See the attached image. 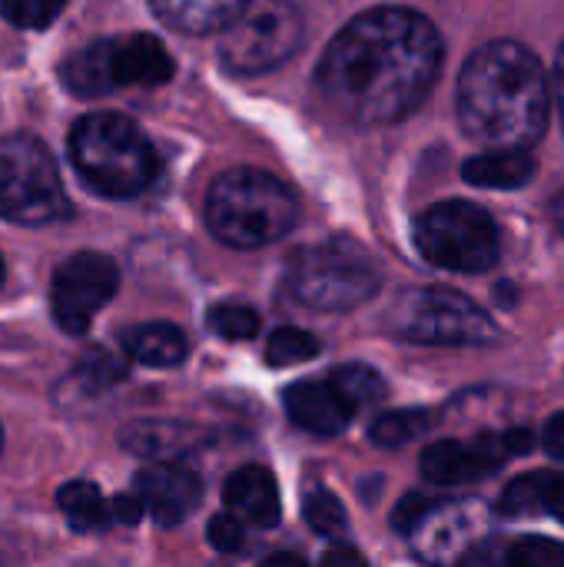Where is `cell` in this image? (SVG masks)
<instances>
[{"mask_svg":"<svg viewBox=\"0 0 564 567\" xmlns=\"http://www.w3.org/2000/svg\"><path fill=\"white\" fill-rule=\"evenodd\" d=\"M442 37L409 7H376L349 20L319 60L316 80L332 110L359 126L409 116L435 86Z\"/></svg>","mask_w":564,"mask_h":567,"instance_id":"6da1fadb","label":"cell"},{"mask_svg":"<svg viewBox=\"0 0 564 567\" xmlns=\"http://www.w3.org/2000/svg\"><path fill=\"white\" fill-rule=\"evenodd\" d=\"M548 103L542 60L515 40L479 47L459 76L462 130L489 150H532L545 136Z\"/></svg>","mask_w":564,"mask_h":567,"instance_id":"7a4b0ae2","label":"cell"},{"mask_svg":"<svg viewBox=\"0 0 564 567\" xmlns=\"http://www.w3.org/2000/svg\"><path fill=\"white\" fill-rule=\"evenodd\" d=\"M299 216L293 189L263 169H229L206 196V223L213 236L233 249H259L283 239Z\"/></svg>","mask_w":564,"mask_h":567,"instance_id":"3957f363","label":"cell"},{"mask_svg":"<svg viewBox=\"0 0 564 567\" xmlns=\"http://www.w3.org/2000/svg\"><path fill=\"white\" fill-rule=\"evenodd\" d=\"M76 173L103 196L130 199L156 176V153L146 133L123 113H90L70 133Z\"/></svg>","mask_w":564,"mask_h":567,"instance_id":"277c9868","label":"cell"},{"mask_svg":"<svg viewBox=\"0 0 564 567\" xmlns=\"http://www.w3.org/2000/svg\"><path fill=\"white\" fill-rule=\"evenodd\" d=\"M286 286L296 302L316 312H349L379 292V269L362 246L329 239L306 246L289 259Z\"/></svg>","mask_w":564,"mask_h":567,"instance_id":"5b68a950","label":"cell"},{"mask_svg":"<svg viewBox=\"0 0 564 567\" xmlns=\"http://www.w3.org/2000/svg\"><path fill=\"white\" fill-rule=\"evenodd\" d=\"M386 326L392 336L416 342V346H492L499 342L495 319L475 306L469 296L442 286H419L406 289L389 316Z\"/></svg>","mask_w":564,"mask_h":567,"instance_id":"8992f818","label":"cell"},{"mask_svg":"<svg viewBox=\"0 0 564 567\" xmlns=\"http://www.w3.org/2000/svg\"><path fill=\"white\" fill-rule=\"evenodd\" d=\"M70 209L57 163L33 136L0 140V216L20 226H47Z\"/></svg>","mask_w":564,"mask_h":567,"instance_id":"52a82bcc","label":"cell"},{"mask_svg":"<svg viewBox=\"0 0 564 567\" xmlns=\"http://www.w3.org/2000/svg\"><path fill=\"white\" fill-rule=\"evenodd\" d=\"M412 233L422 259L439 269L489 272L499 262V229L475 203H435L416 219Z\"/></svg>","mask_w":564,"mask_h":567,"instance_id":"ba28073f","label":"cell"},{"mask_svg":"<svg viewBox=\"0 0 564 567\" xmlns=\"http://www.w3.org/2000/svg\"><path fill=\"white\" fill-rule=\"evenodd\" d=\"M302 43V17L289 0H269L266 7L243 13L219 37V60L226 70L256 76L286 63Z\"/></svg>","mask_w":564,"mask_h":567,"instance_id":"9c48e42d","label":"cell"},{"mask_svg":"<svg viewBox=\"0 0 564 567\" xmlns=\"http://www.w3.org/2000/svg\"><path fill=\"white\" fill-rule=\"evenodd\" d=\"M120 272L116 262L103 252H76L63 259L53 272L50 302L53 319L66 336H83L96 312L116 296Z\"/></svg>","mask_w":564,"mask_h":567,"instance_id":"30bf717a","label":"cell"},{"mask_svg":"<svg viewBox=\"0 0 564 567\" xmlns=\"http://www.w3.org/2000/svg\"><path fill=\"white\" fill-rule=\"evenodd\" d=\"M492 512L475 498H432L422 518L409 528L412 548L425 565L452 567L459 565L479 542L489 538Z\"/></svg>","mask_w":564,"mask_h":567,"instance_id":"8fae6325","label":"cell"},{"mask_svg":"<svg viewBox=\"0 0 564 567\" xmlns=\"http://www.w3.org/2000/svg\"><path fill=\"white\" fill-rule=\"evenodd\" d=\"M532 449V432L512 429V432H485L475 442H432L422 452V475L429 485L455 488L472 485L499 472L509 458L525 455Z\"/></svg>","mask_w":564,"mask_h":567,"instance_id":"7c38bea8","label":"cell"},{"mask_svg":"<svg viewBox=\"0 0 564 567\" xmlns=\"http://www.w3.org/2000/svg\"><path fill=\"white\" fill-rule=\"evenodd\" d=\"M133 495L140 498L146 515L173 528L199 508L203 482L183 462H146L133 478Z\"/></svg>","mask_w":564,"mask_h":567,"instance_id":"4fadbf2b","label":"cell"},{"mask_svg":"<svg viewBox=\"0 0 564 567\" xmlns=\"http://www.w3.org/2000/svg\"><path fill=\"white\" fill-rule=\"evenodd\" d=\"M100 50L110 90L156 86L173 76V56L150 33H123L113 40H100Z\"/></svg>","mask_w":564,"mask_h":567,"instance_id":"5bb4252c","label":"cell"},{"mask_svg":"<svg viewBox=\"0 0 564 567\" xmlns=\"http://www.w3.org/2000/svg\"><path fill=\"white\" fill-rule=\"evenodd\" d=\"M283 405H286L289 422L316 439H336L356 419V409L349 405V399L339 392V385L329 375L289 385L283 392Z\"/></svg>","mask_w":564,"mask_h":567,"instance_id":"9a60e30c","label":"cell"},{"mask_svg":"<svg viewBox=\"0 0 564 567\" xmlns=\"http://www.w3.org/2000/svg\"><path fill=\"white\" fill-rule=\"evenodd\" d=\"M226 515H233L243 528H273L279 522V488L276 478L263 465H246L233 472L223 485Z\"/></svg>","mask_w":564,"mask_h":567,"instance_id":"2e32d148","label":"cell"},{"mask_svg":"<svg viewBox=\"0 0 564 567\" xmlns=\"http://www.w3.org/2000/svg\"><path fill=\"white\" fill-rule=\"evenodd\" d=\"M123 449L133 452L143 462H186L193 452H199L209 439L183 422H170V419H146V422H133L123 429L120 435Z\"/></svg>","mask_w":564,"mask_h":567,"instance_id":"e0dca14e","label":"cell"},{"mask_svg":"<svg viewBox=\"0 0 564 567\" xmlns=\"http://www.w3.org/2000/svg\"><path fill=\"white\" fill-rule=\"evenodd\" d=\"M502 518L552 515L564 525V472H529L515 478L499 498Z\"/></svg>","mask_w":564,"mask_h":567,"instance_id":"ac0fdd59","label":"cell"},{"mask_svg":"<svg viewBox=\"0 0 564 567\" xmlns=\"http://www.w3.org/2000/svg\"><path fill=\"white\" fill-rule=\"evenodd\" d=\"M123 355L146 365V369H173L186 359L189 346L186 336L173 322H143L130 326L120 336Z\"/></svg>","mask_w":564,"mask_h":567,"instance_id":"d6986e66","label":"cell"},{"mask_svg":"<svg viewBox=\"0 0 564 567\" xmlns=\"http://www.w3.org/2000/svg\"><path fill=\"white\" fill-rule=\"evenodd\" d=\"M156 17L183 33H216L239 20L249 0H150Z\"/></svg>","mask_w":564,"mask_h":567,"instance_id":"ffe728a7","label":"cell"},{"mask_svg":"<svg viewBox=\"0 0 564 567\" xmlns=\"http://www.w3.org/2000/svg\"><path fill=\"white\" fill-rule=\"evenodd\" d=\"M462 176L482 189H519L535 176V159L529 150H489L462 166Z\"/></svg>","mask_w":564,"mask_h":567,"instance_id":"44dd1931","label":"cell"},{"mask_svg":"<svg viewBox=\"0 0 564 567\" xmlns=\"http://www.w3.org/2000/svg\"><path fill=\"white\" fill-rule=\"evenodd\" d=\"M57 505L63 512V518L70 522L73 532L93 535V532H106L113 515L106 498L100 495V488L93 482H66L57 492Z\"/></svg>","mask_w":564,"mask_h":567,"instance_id":"7402d4cb","label":"cell"},{"mask_svg":"<svg viewBox=\"0 0 564 567\" xmlns=\"http://www.w3.org/2000/svg\"><path fill=\"white\" fill-rule=\"evenodd\" d=\"M435 425V415L425 409H402V412H386L372 422V442L382 449H402L425 435Z\"/></svg>","mask_w":564,"mask_h":567,"instance_id":"603a6c76","label":"cell"},{"mask_svg":"<svg viewBox=\"0 0 564 567\" xmlns=\"http://www.w3.org/2000/svg\"><path fill=\"white\" fill-rule=\"evenodd\" d=\"M329 379L339 385V392L349 399V405H352L356 412L386 399V382H382L379 372H372L369 365H339V369L329 372Z\"/></svg>","mask_w":564,"mask_h":567,"instance_id":"cb8c5ba5","label":"cell"},{"mask_svg":"<svg viewBox=\"0 0 564 567\" xmlns=\"http://www.w3.org/2000/svg\"><path fill=\"white\" fill-rule=\"evenodd\" d=\"M126 379V362L120 355H110L106 349H93L76 365V385L90 395L106 392Z\"/></svg>","mask_w":564,"mask_h":567,"instance_id":"d4e9b609","label":"cell"},{"mask_svg":"<svg viewBox=\"0 0 564 567\" xmlns=\"http://www.w3.org/2000/svg\"><path fill=\"white\" fill-rule=\"evenodd\" d=\"M316 352H319V339L309 336L306 329H293V326H279L269 336V342H266V359L276 369L296 365V362H309Z\"/></svg>","mask_w":564,"mask_h":567,"instance_id":"484cf974","label":"cell"},{"mask_svg":"<svg viewBox=\"0 0 564 567\" xmlns=\"http://www.w3.org/2000/svg\"><path fill=\"white\" fill-rule=\"evenodd\" d=\"M306 522L312 525V532H319L322 538H332V542H342L346 538V508L342 502L326 492V488H316L306 495Z\"/></svg>","mask_w":564,"mask_h":567,"instance_id":"4316f807","label":"cell"},{"mask_svg":"<svg viewBox=\"0 0 564 567\" xmlns=\"http://www.w3.org/2000/svg\"><path fill=\"white\" fill-rule=\"evenodd\" d=\"M209 329L219 336V339H229V342H243V339H253L259 332V316L249 309V306H239V302H223L216 306L209 316H206Z\"/></svg>","mask_w":564,"mask_h":567,"instance_id":"83f0119b","label":"cell"},{"mask_svg":"<svg viewBox=\"0 0 564 567\" xmlns=\"http://www.w3.org/2000/svg\"><path fill=\"white\" fill-rule=\"evenodd\" d=\"M66 0H0V13L7 23L20 30H43L63 13Z\"/></svg>","mask_w":564,"mask_h":567,"instance_id":"f1b7e54d","label":"cell"},{"mask_svg":"<svg viewBox=\"0 0 564 567\" xmlns=\"http://www.w3.org/2000/svg\"><path fill=\"white\" fill-rule=\"evenodd\" d=\"M509 567H564V542L529 535L509 545Z\"/></svg>","mask_w":564,"mask_h":567,"instance_id":"f546056e","label":"cell"},{"mask_svg":"<svg viewBox=\"0 0 564 567\" xmlns=\"http://www.w3.org/2000/svg\"><path fill=\"white\" fill-rule=\"evenodd\" d=\"M209 545L216 551H226V555L239 551L243 548V525L233 515H216L209 522Z\"/></svg>","mask_w":564,"mask_h":567,"instance_id":"4dcf8cb0","label":"cell"},{"mask_svg":"<svg viewBox=\"0 0 564 567\" xmlns=\"http://www.w3.org/2000/svg\"><path fill=\"white\" fill-rule=\"evenodd\" d=\"M459 567H509V545H502L499 538L489 535L459 561Z\"/></svg>","mask_w":564,"mask_h":567,"instance_id":"1f68e13d","label":"cell"},{"mask_svg":"<svg viewBox=\"0 0 564 567\" xmlns=\"http://www.w3.org/2000/svg\"><path fill=\"white\" fill-rule=\"evenodd\" d=\"M542 449L555 458V462H564V412L552 415L542 429Z\"/></svg>","mask_w":564,"mask_h":567,"instance_id":"d6a6232c","label":"cell"},{"mask_svg":"<svg viewBox=\"0 0 564 567\" xmlns=\"http://www.w3.org/2000/svg\"><path fill=\"white\" fill-rule=\"evenodd\" d=\"M110 515H113L116 522H123V525H136L146 512H143L140 498L130 492V495H116V498L110 502Z\"/></svg>","mask_w":564,"mask_h":567,"instance_id":"836d02e7","label":"cell"},{"mask_svg":"<svg viewBox=\"0 0 564 567\" xmlns=\"http://www.w3.org/2000/svg\"><path fill=\"white\" fill-rule=\"evenodd\" d=\"M319 567H369V565L362 561V555H359V551H352V548H346V545H336V548H329V551L322 555Z\"/></svg>","mask_w":564,"mask_h":567,"instance_id":"e575fe53","label":"cell"},{"mask_svg":"<svg viewBox=\"0 0 564 567\" xmlns=\"http://www.w3.org/2000/svg\"><path fill=\"white\" fill-rule=\"evenodd\" d=\"M552 90H555V103H558V113H562V126H564V50L558 53V63H555V80H552Z\"/></svg>","mask_w":564,"mask_h":567,"instance_id":"d590c367","label":"cell"},{"mask_svg":"<svg viewBox=\"0 0 564 567\" xmlns=\"http://www.w3.org/2000/svg\"><path fill=\"white\" fill-rule=\"evenodd\" d=\"M259 567H306V561L299 558V555H289V551H283V555H273V558H266Z\"/></svg>","mask_w":564,"mask_h":567,"instance_id":"8d00e7d4","label":"cell"},{"mask_svg":"<svg viewBox=\"0 0 564 567\" xmlns=\"http://www.w3.org/2000/svg\"><path fill=\"white\" fill-rule=\"evenodd\" d=\"M548 213H552V223H555V229L564 236V189L552 199V206H548Z\"/></svg>","mask_w":564,"mask_h":567,"instance_id":"74e56055","label":"cell"},{"mask_svg":"<svg viewBox=\"0 0 564 567\" xmlns=\"http://www.w3.org/2000/svg\"><path fill=\"white\" fill-rule=\"evenodd\" d=\"M0 286H3V259H0Z\"/></svg>","mask_w":564,"mask_h":567,"instance_id":"f35d334b","label":"cell"},{"mask_svg":"<svg viewBox=\"0 0 564 567\" xmlns=\"http://www.w3.org/2000/svg\"><path fill=\"white\" fill-rule=\"evenodd\" d=\"M0 442H3V435H0Z\"/></svg>","mask_w":564,"mask_h":567,"instance_id":"ab89813d","label":"cell"}]
</instances>
